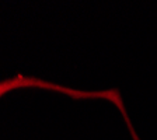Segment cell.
Segmentation results:
<instances>
[{
  "label": "cell",
  "mask_w": 157,
  "mask_h": 140,
  "mask_svg": "<svg viewBox=\"0 0 157 140\" xmlns=\"http://www.w3.org/2000/svg\"><path fill=\"white\" fill-rule=\"evenodd\" d=\"M31 87L33 88H46V90H56V91H60V93H63V94L72 95L73 98H76L78 94L76 90H72V88L51 84V83L42 81V80H38V78H34V77L17 76V77H14V78H9V80L0 81V98L3 97L6 93L17 90V88H31Z\"/></svg>",
  "instance_id": "obj_1"
}]
</instances>
